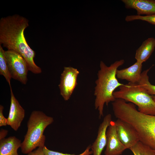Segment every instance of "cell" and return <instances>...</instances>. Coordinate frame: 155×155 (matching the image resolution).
<instances>
[{
	"label": "cell",
	"instance_id": "cell-1",
	"mask_svg": "<svg viewBox=\"0 0 155 155\" xmlns=\"http://www.w3.org/2000/svg\"><path fill=\"white\" fill-rule=\"evenodd\" d=\"M28 20L17 14L2 17L0 20V44L8 50H12L20 54L26 60L29 71L38 74L41 68L35 63V51L28 44L24 35L29 26Z\"/></svg>",
	"mask_w": 155,
	"mask_h": 155
},
{
	"label": "cell",
	"instance_id": "cell-2",
	"mask_svg": "<svg viewBox=\"0 0 155 155\" xmlns=\"http://www.w3.org/2000/svg\"><path fill=\"white\" fill-rule=\"evenodd\" d=\"M124 62L123 59H121L108 66L103 61L100 62L94 94L95 97L94 106L98 111L100 118L103 116L104 104L108 106L109 103L116 100L113 92L117 88L123 84L119 82L116 73L118 68Z\"/></svg>",
	"mask_w": 155,
	"mask_h": 155
},
{
	"label": "cell",
	"instance_id": "cell-3",
	"mask_svg": "<svg viewBox=\"0 0 155 155\" xmlns=\"http://www.w3.org/2000/svg\"><path fill=\"white\" fill-rule=\"evenodd\" d=\"M54 121L53 118L43 112H32L27 123V131L21 143V152L28 154L36 148L45 146V136L44 132L46 128Z\"/></svg>",
	"mask_w": 155,
	"mask_h": 155
},
{
	"label": "cell",
	"instance_id": "cell-4",
	"mask_svg": "<svg viewBox=\"0 0 155 155\" xmlns=\"http://www.w3.org/2000/svg\"><path fill=\"white\" fill-rule=\"evenodd\" d=\"M123 120L135 129L140 141L155 150V116L141 113L132 105L125 111Z\"/></svg>",
	"mask_w": 155,
	"mask_h": 155
},
{
	"label": "cell",
	"instance_id": "cell-5",
	"mask_svg": "<svg viewBox=\"0 0 155 155\" xmlns=\"http://www.w3.org/2000/svg\"><path fill=\"white\" fill-rule=\"evenodd\" d=\"M113 95L116 99H122L137 106L141 113L155 116V102L152 96L138 83L123 84L113 92Z\"/></svg>",
	"mask_w": 155,
	"mask_h": 155
},
{
	"label": "cell",
	"instance_id": "cell-6",
	"mask_svg": "<svg viewBox=\"0 0 155 155\" xmlns=\"http://www.w3.org/2000/svg\"><path fill=\"white\" fill-rule=\"evenodd\" d=\"M5 54L11 78L23 84H26L29 69L25 59L13 50H7L5 51Z\"/></svg>",
	"mask_w": 155,
	"mask_h": 155
},
{
	"label": "cell",
	"instance_id": "cell-7",
	"mask_svg": "<svg viewBox=\"0 0 155 155\" xmlns=\"http://www.w3.org/2000/svg\"><path fill=\"white\" fill-rule=\"evenodd\" d=\"M79 73L76 68L71 67H64L61 74L59 87L60 94L65 101L70 99L77 85V78Z\"/></svg>",
	"mask_w": 155,
	"mask_h": 155
},
{
	"label": "cell",
	"instance_id": "cell-8",
	"mask_svg": "<svg viewBox=\"0 0 155 155\" xmlns=\"http://www.w3.org/2000/svg\"><path fill=\"white\" fill-rule=\"evenodd\" d=\"M118 137L127 149H130L140 141L135 129L129 124L120 119L115 121Z\"/></svg>",
	"mask_w": 155,
	"mask_h": 155
},
{
	"label": "cell",
	"instance_id": "cell-9",
	"mask_svg": "<svg viewBox=\"0 0 155 155\" xmlns=\"http://www.w3.org/2000/svg\"><path fill=\"white\" fill-rule=\"evenodd\" d=\"M106 137L105 155H120L127 149L118 137L115 121L111 122L107 130Z\"/></svg>",
	"mask_w": 155,
	"mask_h": 155
},
{
	"label": "cell",
	"instance_id": "cell-10",
	"mask_svg": "<svg viewBox=\"0 0 155 155\" xmlns=\"http://www.w3.org/2000/svg\"><path fill=\"white\" fill-rule=\"evenodd\" d=\"M10 90V105L7 119V125L15 131H17L20 127L25 117L24 109L20 105L13 93L11 85Z\"/></svg>",
	"mask_w": 155,
	"mask_h": 155
},
{
	"label": "cell",
	"instance_id": "cell-11",
	"mask_svg": "<svg viewBox=\"0 0 155 155\" xmlns=\"http://www.w3.org/2000/svg\"><path fill=\"white\" fill-rule=\"evenodd\" d=\"M112 121L111 114L106 115L104 117L98 128L97 135L91 148L93 155H101L106 144V132Z\"/></svg>",
	"mask_w": 155,
	"mask_h": 155
},
{
	"label": "cell",
	"instance_id": "cell-12",
	"mask_svg": "<svg viewBox=\"0 0 155 155\" xmlns=\"http://www.w3.org/2000/svg\"><path fill=\"white\" fill-rule=\"evenodd\" d=\"M126 8L136 10L137 15L155 14V0H122Z\"/></svg>",
	"mask_w": 155,
	"mask_h": 155
},
{
	"label": "cell",
	"instance_id": "cell-13",
	"mask_svg": "<svg viewBox=\"0 0 155 155\" xmlns=\"http://www.w3.org/2000/svg\"><path fill=\"white\" fill-rule=\"evenodd\" d=\"M142 67V64L136 61L128 67L118 69L116 77L121 80H125L129 83H138L141 78Z\"/></svg>",
	"mask_w": 155,
	"mask_h": 155
},
{
	"label": "cell",
	"instance_id": "cell-14",
	"mask_svg": "<svg viewBox=\"0 0 155 155\" xmlns=\"http://www.w3.org/2000/svg\"><path fill=\"white\" fill-rule=\"evenodd\" d=\"M155 48V38H149L145 40L136 50L135 58L136 61L142 64L150 57Z\"/></svg>",
	"mask_w": 155,
	"mask_h": 155
},
{
	"label": "cell",
	"instance_id": "cell-15",
	"mask_svg": "<svg viewBox=\"0 0 155 155\" xmlns=\"http://www.w3.org/2000/svg\"><path fill=\"white\" fill-rule=\"evenodd\" d=\"M21 143V140L15 136L0 140V155H19L18 150Z\"/></svg>",
	"mask_w": 155,
	"mask_h": 155
},
{
	"label": "cell",
	"instance_id": "cell-16",
	"mask_svg": "<svg viewBox=\"0 0 155 155\" xmlns=\"http://www.w3.org/2000/svg\"><path fill=\"white\" fill-rule=\"evenodd\" d=\"M150 68L142 73L140 80L138 83L150 95L152 96L155 102V85L151 84L149 80L148 73Z\"/></svg>",
	"mask_w": 155,
	"mask_h": 155
},
{
	"label": "cell",
	"instance_id": "cell-17",
	"mask_svg": "<svg viewBox=\"0 0 155 155\" xmlns=\"http://www.w3.org/2000/svg\"><path fill=\"white\" fill-rule=\"evenodd\" d=\"M5 51L0 45V74L5 78L9 85H11V77L7 65Z\"/></svg>",
	"mask_w": 155,
	"mask_h": 155
},
{
	"label": "cell",
	"instance_id": "cell-18",
	"mask_svg": "<svg viewBox=\"0 0 155 155\" xmlns=\"http://www.w3.org/2000/svg\"><path fill=\"white\" fill-rule=\"evenodd\" d=\"M130 150L134 155H155V150L139 141Z\"/></svg>",
	"mask_w": 155,
	"mask_h": 155
},
{
	"label": "cell",
	"instance_id": "cell-19",
	"mask_svg": "<svg viewBox=\"0 0 155 155\" xmlns=\"http://www.w3.org/2000/svg\"><path fill=\"white\" fill-rule=\"evenodd\" d=\"M125 20L127 22L137 20H141L155 25V14L144 16L137 15H128L126 17Z\"/></svg>",
	"mask_w": 155,
	"mask_h": 155
},
{
	"label": "cell",
	"instance_id": "cell-20",
	"mask_svg": "<svg viewBox=\"0 0 155 155\" xmlns=\"http://www.w3.org/2000/svg\"><path fill=\"white\" fill-rule=\"evenodd\" d=\"M91 146H89L82 153L78 155L63 153L49 149L45 146L43 147L44 152L45 155H91L92 154V150H90Z\"/></svg>",
	"mask_w": 155,
	"mask_h": 155
},
{
	"label": "cell",
	"instance_id": "cell-21",
	"mask_svg": "<svg viewBox=\"0 0 155 155\" xmlns=\"http://www.w3.org/2000/svg\"><path fill=\"white\" fill-rule=\"evenodd\" d=\"M4 107L1 105H0V127L6 126L7 124V119L6 118L3 114Z\"/></svg>",
	"mask_w": 155,
	"mask_h": 155
},
{
	"label": "cell",
	"instance_id": "cell-22",
	"mask_svg": "<svg viewBox=\"0 0 155 155\" xmlns=\"http://www.w3.org/2000/svg\"><path fill=\"white\" fill-rule=\"evenodd\" d=\"M27 155H45L43 150V147H39L36 149L28 154Z\"/></svg>",
	"mask_w": 155,
	"mask_h": 155
},
{
	"label": "cell",
	"instance_id": "cell-23",
	"mask_svg": "<svg viewBox=\"0 0 155 155\" xmlns=\"http://www.w3.org/2000/svg\"><path fill=\"white\" fill-rule=\"evenodd\" d=\"M7 130L1 129L0 131V140L5 138L8 133Z\"/></svg>",
	"mask_w": 155,
	"mask_h": 155
}]
</instances>
